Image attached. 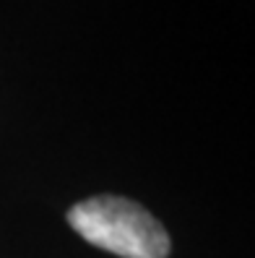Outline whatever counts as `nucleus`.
Segmentation results:
<instances>
[{
	"instance_id": "nucleus-1",
	"label": "nucleus",
	"mask_w": 255,
	"mask_h": 258,
	"mask_svg": "<svg viewBox=\"0 0 255 258\" xmlns=\"http://www.w3.org/2000/svg\"><path fill=\"white\" fill-rule=\"evenodd\" d=\"M68 224L92 245L120 258L169 255V235L161 222L123 196H92L70 206Z\"/></svg>"
}]
</instances>
